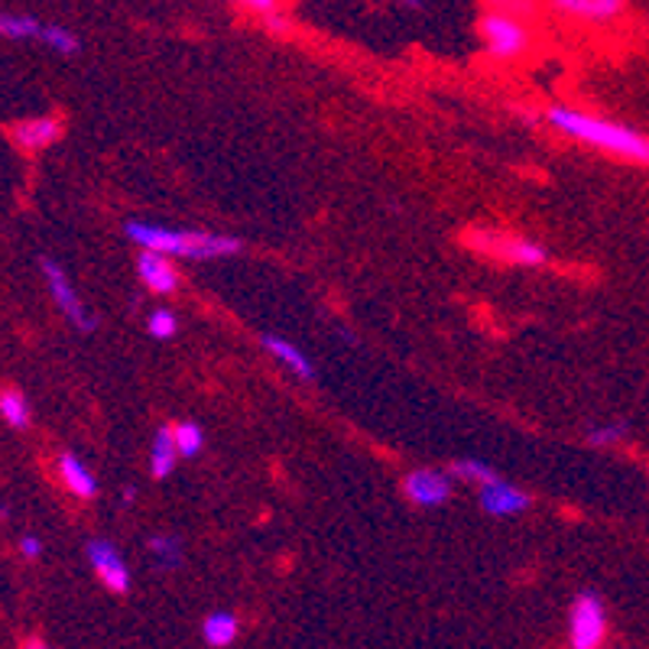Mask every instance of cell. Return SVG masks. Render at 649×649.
<instances>
[{"mask_svg": "<svg viewBox=\"0 0 649 649\" xmlns=\"http://www.w3.org/2000/svg\"><path fill=\"white\" fill-rule=\"evenodd\" d=\"M543 121L549 124L552 130H558L562 137H572V140H578V144H585L592 150L627 159V163L649 166V137L640 134V130H634V127H624L617 121H607V117H598V114L568 107V104L546 107Z\"/></svg>", "mask_w": 649, "mask_h": 649, "instance_id": "obj_1", "label": "cell"}, {"mask_svg": "<svg viewBox=\"0 0 649 649\" xmlns=\"http://www.w3.org/2000/svg\"><path fill=\"white\" fill-rule=\"evenodd\" d=\"M124 238L140 250H159L172 260H224L241 253V241L231 234L214 231H186V228H163L153 221H127Z\"/></svg>", "mask_w": 649, "mask_h": 649, "instance_id": "obj_2", "label": "cell"}, {"mask_svg": "<svg viewBox=\"0 0 649 649\" xmlns=\"http://www.w3.org/2000/svg\"><path fill=\"white\" fill-rule=\"evenodd\" d=\"M478 33H481V43H484L488 55L498 59V62H516L533 46L530 27L516 13H506V10H498V7L481 17Z\"/></svg>", "mask_w": 649, "mask_h": 649, "instance_id": "obj_3", "label": "cell"}, {"mask_svg": "<svg viewBox=\"0 0 649 649\" xmlns=\"http://www.w3.org/2000/svg\"><path fill=\"white\" fill-rule=\"evenodd\" d=\"M40 270H43V280H46V286H50L52 302H55V308L65 315V322H69L72 328H78L82 335H92V332L98 328V318L85 308V302L78 296L75 283L69 280L65 266L55 263L52 257H43V260H40Z\"/></svg>", "mask_w": 649, "mask_h": 649, "instance_id": "obj_4", "label": "cell"}, {"mask_svg": "<svg viewBox=\"0 0 649 649\" xmlns=\"http://www.w3.org/2000/svg\"><path fill=\"white\" fill-rule=\"evenodd\" d=\"M607 640V607L595 592H582L568 610V647L600 649Z\"/></svg>", "mask_w": 649, "mask_h": 649, "instance_id": "obj_5", "label": "cell"}, {"mask_svg": "<svg viewBox=\"0 0 649 649\" xmlns=\"http://www.w3.org/2000/svg\"><path fill=\"white\" fill-rule=\"evenodd\" d=\"M471 248L494 257V260H503V263H513V266H543L549 257L540 241L506 234V231H478V234H471Z\"/></svg>", "mask_w": 649, "mask_h": 649, "instance_id": "obj_6", "label": "cell"}, {"mask_svg": "<svg viewBox=\"0 0 649 649\" xmlns=\"http://www.w3.org/2000/svg\"><path fill=\"white\" fill-rule=\"evenodd\" d=\"M400 491L412 506L436 510V506H446L454 494V478L451 471H439V468H416L402 478Z\"/></svg>", "mask_w": 649, "mask_h": 649, "instance_id": "obj_7", "label": "cell"}, {"mask_svg": "<svg viewBox=\"0 0 649 649\" xmlns=\"http://www.w3.org/2000/svg\"><path fill=\"white\" fill-rule=\"evenodd\" d=\"M85 555H88L92 572L98 575V582L111 592V595H127V592H130V568H127V558L121 555V549H117L111 540H88Z\"/></svg>", "mask_w": 649, "mask_h": 649, "instance_id": "obj_8", "label": "cell"}, {"mask_svg": "<svg viewBox=\"0 0 649 649\" xmlns=\"http://www.w3.org/2000/svg\"><path fill=\"white\" fill-rule=\"evenodd\" d=\"M65 134V124L59 117H27V121H17L7 127V137L17 150L23 153H43L50 150L52 144H59Z\"/></svg>", "mask_w": 649, "mask_h": 649, "instance_id": "obj_9", "label": "cell"}, {"mask_svg": "<svg viewBox=\"0 0 649 649\" xmlns=\"http://www.w3.org/2000/svg\"><path fill=\"white\" fill-rule=\"evenodd\" d=\"M478 503H481V510L488 513V516H498V520H506V516H520V513H526L530 506H533V498L523 491V488H516V484H510V481H491V484H484V488H478Z\"/></svg>", "mask_w": 649, "mask_h": 649, "instance_id": "obj_10", "label": "cell"}, {"mask_svg": "<svg viewBox=\"0 0 649 649\" xmlns=\"http://www.w3.org/2000/svg\"><path fill=\"white\" fill-rule=\"evenodd\" d=\"M137 276L153 296H172L179 290V270L176 260L159 250H140L137 257Z\"/></svg>", "mask_w": 649, "mask_h": 649, "instance_id": "obj_11", "label": "cell"}, {"mask_svg": "<svg viewBox=\"0 0 649 649\" xmlns=\"http://www.w3.org/2000/svg\"><path fill=\"white\" fill-rule=\"evenodd\" d=\"M55 471H59L62 488H65L75 500L98 498V478H95V471H92L75 451H62L59 461H55Z\"/></svg>", "mask_w": 649, "mask_h": 649, "instance_id": "obj_12", "label": "cell"}, {"mask_svg": "<svg viewBox=\"0 0 649 649\" xmlns=\"http://www.w3.org/2000/svg\"><path fill=\"white\" fill-rule=\"evenodd\" d=\"M260 348L266 350L280 367H286L293 377H300V380H315V364H312L308 354H305L300 345H293L290 338H283V335H260Z\"/></svg>", "mask_w": 649, "mask_h": 649, "instance_id": "obj_13", "label": "cell"}, {"mask_svg": "<svg viewBox=\"0 0 649 649\" xmlns=\"http://www.w3.org/2000/svg\"><path fill=\"white\" fill-rule=\"evenodd\" d=\"M552 10L585 23H610L624 13V0H549Z\"/></svg>", "mask_w": 649, "mask_h": 649, "instance_id": "obj_14", "label": "cell"}, {"mask_svg": "<svg viewBox=\"0 0 649 649\" xmlns=\"http://www.w3.org/2000/svg\"><path fill=\"white\" fill-rule=\"evenodd\" d=\"M238 637H241V620L231 610H211L201 620V640H205V647L228 649L234 647Z\"/></svg>", "mask_w": 649, "mask_h": 649, "instance_id": "obj_15", "label": "cell"}, {"mask_svg": "<svg viewBox=\"0 0 649 649\" xmlns=\"http://www.w3.org/2000/svg\"><path fill=\"white\" fill-rule=\"evenodd\" d=\"M179 449H176V436H172V426H163V429H156V436H153L150 442V458H147V468H150V474L156 481H166L172 471H176V464H179Z\"/></svg>", "mask_w": 649, "mask_h": 649, "instance_id": "obj_16", "label": "cell"}, {"mask_svg": "<svg viewBox=\"0 0 649 649\" xmlns=\"http://www.w3.org/2000/svg\"><path fill=\"white\" fill-rule=\"evenodd\" d=\"M40 33H43V20H36L33 13H0V40L40 43Z\"/></svg>", "mask_w": 649, "mask_h": 649, "instance_id": "obj_17", "label": "cell"}, {"mask_svg": "<svg viewBox=\"0 0 649 649\" xmlns=\"http://www.w3.org/2000/svg\"><path fill=\"white\" fill-rule=\"evenodd\" d=\"M0 419L10 429H30L33 412H30V402L23 397V390H17V387H3L0 390Z\"/></svg>", "mask_w": 649, "mask_h": 649, "instance_id": "obj_18", "label": "cell"}, {"mask_svg": "<svg viewBox=\"0 0 649 649\" xmlns=\"http://www.w3.org/2000/svg\"><path fill=\"white\" fill-rule=\"evenodd\" d=\"M147 549H150L153 565L159 572H172V568L182 565V540L172 536V533H156V536H150L147 540Z\"/></svg>", "mask_w": 649, "mask_h": 649, "instance_id": "obj_19", "label": "cell"}, {"mask_svg": "<svg viewBox=\"0 0 649 649\" xmlns=\"http://www.w3.org/2000/svg\"><path fill=\"white\" fill-rule=\"evenodd\" d=\"M449 471L451 478H458L461 484H471V488H484L500 478L494 464H488L484 458H458V461H451Z\"/></svg>", "mask_w": 649, "mask_h": 649, "instance_id": "obj_20", "label": "cell"}, {"mask_svg": "<svg viewBox=\"0 0 649 649\" xmlns=\"http://www.w3.org/2000/svg\"><path fill=\"white\" fill-rule=\"evenodd\" d=\"M40 43L46 50L59 52V55H78L82 52V40L75 30L62 27V23H43V33H40Z\"/></svg>", "mask_w": 649, "mask_h": 649, "instance_id": "obj_21", "label": "cell"}, {"mask_svg": "<svg viewBox=\"0 0 649 649\" xmlns=\"http://www.w3.org/2000/svg\"><path fill=\"white\" fill-rule=\"evenodd\" d=\"M172 436H176V449L182 458H199L201 449H205V429L199 422H176L172 426Z\"/></svg>", "mask_w": 649, "mask_h": 649, "instance_id": "obj_22", "label": "cell"}, {"mask_svg": "<svg viewBox=\"0 0 649 649\" xmlns=\"http://www.w3.org/2000/svg\"><path fill=\"white\" fill-rule=\"evenodd\" d=\"M147 335L156 338V342H169V338H176L179 335V315L172 312V308H153L150 315H147Z\"/></svg>", "mask_w": 649, "mask_h": 649, "instance_id": "obj_23", "label": "cell"}, {"mask_svg": "<svg viewBox=\"0 0 649 649\" xmlns=\"http://www.w3.org/2000/svg\"><path fill=\"white\" fill-rule=\"evenodd\" d=\"M592 449H614L627 439V422H598L585 432Z\"/></svg>", "mask_w": 649, "mask_h": 649, "instance_id": "obj_24", "label": "cell"}, {"mask_svg": "<svg viewBox=\"0 0 649 649\" xmlns=\"http://www.w3.org/2000/svg\"><path fill=\"white\" fill-rule=\"evenodd\" d=\"M17 549H20L23 558H40V555H43V540L33 536V533H27V536L17 540Z\"/></svg>", "mask_w": 649, "mask_h": 649, "instance_id": "obj_25", "label": "cell"}, {"mask_svg": "<svg viewBox=\"0 0 649 649\" xmlns=\"http://www.w3.org/2000/svg\"><path fill=\"white\" fill-rule=\"evenodd\" d=\"M238 3H244V7L253 10V13L270 17V13H280V3H283V0H238Z\"/></svg>", "mask_w": 649, "mask_h": 649, "instance_id": "obj_26", "label": "cell"}, {"mask_svg": "<svg viewBox=\"0 0 649 649\" xmlns=\"http://www.w3.org/2000/svg\"><path fill=\"white\" fill-rule=\"evenodd\" d=\"M498 3V10H506V13H530L533 10V3L530 0H494Z\"/></svg>", "mask_w": 649, "mask_h": 649, "instance_id": "obj_27", "label": "cell"}, {"mask_svg": "<svg viewBox=\"0 0 649 649\" xmlns=\"http://www.w3.org/2000/svg\"><path fill=\"white\" fill-rule=\"evenodd\" d=\"M20 649H50V647H46V643H43L40 637H30V640H27V643H23Z\"/></svg>", "mask_w": 649, "mask_h": 649, "instance_id": "obj_28", "label": "cell"}, {"mask_svg": "<svg viewBox=\"0 0 649 649\" xmlns=\"http://www.w3.org/2000/svg\"><path fill=\"white\" fill-rule=\"evenodd\" d=\"M134 500H137V491H134V488H127V491H124V503H134Z\"/></svg>", "mask_w": 649, "mask_h": 649, "instance_id": "obj_29", "label": "cell"}, {"mask_svg": "<svg viewBox=\"0 0 649 649\" xmlns=\"http://www.w3.org/2000/svg\"><path fill=\"white\" fill-rule=\"evenodd\" d=\"M400 3H406V7H412V10H419V7H422V0H400Z\"/></svg>", "mask_w": 649, "mask_h": 649, "instance_id": "obj_30", "label": "cell"}]
</instances>
